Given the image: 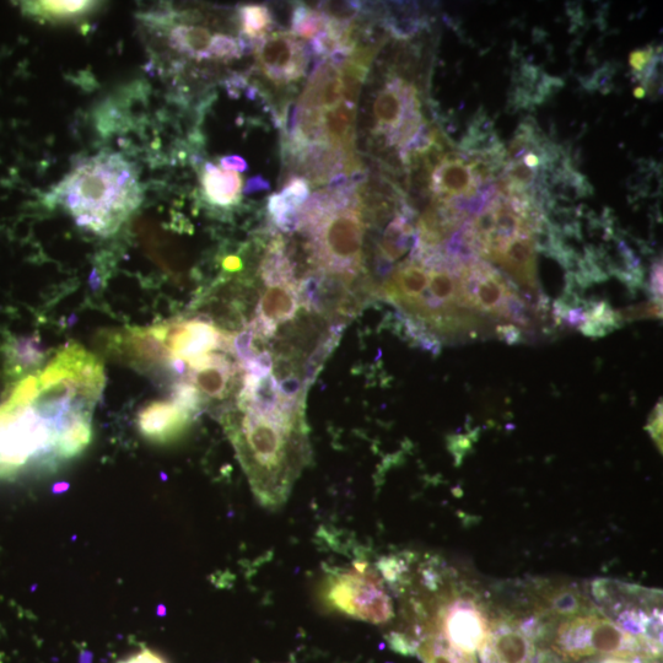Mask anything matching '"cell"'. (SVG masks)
I'll return each instance as SVG.
<instances>
[{
  "mask_svg": "<svg viewBox=\"0 0 663 663\" xmlns=\"http://www.w3.org/2000/svg\"><path fill=\"white\" fill-rule=\"evenodd\" d=\"M242 36L251 41L261 40L273 28V15L264 5H244L240 8Z\"/></svg>",
  "mask_w": 663,
  "mask_h": 663,
  "instance_id": "44dd1931",
  "label": "cell"
},
{
  "mask_svg": "<svg viewBox=\"0 0 663 663\" xmlns=\"http://www.w3.org/2000/svg\"><path fill=\"white\" fill-rule=\"evenodd\" d=\"M224 427L258 503L278 510L311 460L305 412L247 406L226 414Z\"/></svg>",
  "mask_w": 663,
  "mask_h": 663,
  "instance_id": "7a4b0ae2",
  "label": "cell"
},
{
  "mask_svg": "<svg viewBox=\"0 0 663 663\" xmlns=\"http://www.w3.org/2000/svg\"><path fill=\"white\" fill-rule=\"evenodd\" d=\"M497 332L501 341L508 342L510 344L519 343L522 341V333L519 328L512 325H505L498 327Z\"/></svg>",
  "mask_w": 663,
  "mask_h": 663,
  "instance_id": "f1b7e54d",
  "label": "cell"
},
{
  "mask_svg": "<svg viewBox=\"0 0 663 663\" xmlns=\"http://www.w3.org/2000/svg\"><path fill=\"white\" fill-rule=\"evenodd\" d=\"M482 652L484 663H532L531 638L519 628L503 625L490 630Z\"/></svg>",
  "mask_w": 663,
  "mask_h": 663,
  "instance_id": "5bb4252c",
  "label": "cell"
},
{
  "mask_svg": "<svg viewBox=\"0 0 663 663\" xmlns=\"http://www.w3.org/2000/svg\"><path fill=\"white\" fill-rule=\"evenodd\" d=\"M431 605L436 608L433 616L423 618L430 638L438 639L463 656L470 657L474 652L483 650L490 630L482 612L473 603L438 600Z\"/></svg>",
  "mask_w": 663,
  "mask_h": 663,
  "instance_id": "52a82bcc",
  "label": "cell"
},
{
  "mask_svg": "<svg viewBox=\"0 0 663 663\" xmlns=\"http://www.w3.org/2000/svg\"><path fill=\"white\" fill-rule=\"evenodd\" d=\"M650 290L654 295V301L662 305V263L656 262L651 268Z\"/></svg>",
  "mask_w": 663,
  "mask_h": 663,
  "instance_id": "484cf974",
  "label": "cell"
},
{
  "mask_svg": "<svg viewBox=\"0 0 663 663\" xmlns=\"http://www.w3.org/2000/svg\"><path fill=\"white\" fill-rule=\"evenodd\" d=\"M310 198V185L301 177H294L282 192L272 194L268 199V212L273 223L284 233L300 230V214Z\"/></svg>",
  "mask_w": 663,
  "mask_h": 663,
  "instance_id": "9a60e30c",
  "label": "cell"
},
{
  "mask_svg": "<svg viewBox=\"0 0 663 663\" xmlns=\"http://www.w3.org/2000/svg\"><path fill=\"white\" fill-rule=\"evenodd\" d=\"M220 166L221 169L233 171L236 172V174L249 170V165H247L246 160L239 155L225 156V158L220 160Z\"/></svg>",
  "mask_w": 663,
  "mask_h": 663,
  "instance_id": "4316f807",
  "label": "cell"
},
{
  "mask_svg": "<svg viewBox=\"0 0 663 663\" xmlns=\"http://www.w3.org/2000/svg\"><path fill=\"white\" fill-rule=\"evenodd\" d=\"M328 19L320 10L298 7L294 10L293 19H291V31L294 36L304 37V39L314 40L327 28Z\"/></svg>",
  "mask_w": 663,
  "mask_h": 663,
  "instance_id": "7402d4cb",
  "label": "cell"
},
{
  "mask_svg": "<svg viewBox=\"0 0 663 663\" xmlns=\"http://www.w3.org/2000/svg\"><path fill=\"white\" fill-rule=\"evenodd\" d=\"M617 312L622 322L648 320V318H661L662 305L655 303V301H649V303L630 306L627 307V309Z\"/></svg>",
  "mask_w": 663,
  "mask_h": 663,
  "instance_id": "cb8c5ba5",
  "label": "cell"
},
{
  "mask_svg": "<svg viewBox=\"0 0 663 663\" xmlns=\"http://www.w3.org/2000/svg\"><path fill=\"white\" fill-rule=\"evenodd\" d=\"M640 641L609 619L585 616L559 625L555 649L569 659H630L640 654Z\"/></svg>",
  "mask_w": 663,
  "mask_h": 663,
  "instance_id": "8992f818",
  "label": "cell"
},
{
  "mask_svg": "<svg viewBox=\"0 0 663 663\" xmlns=\"http://www.w3.org/2000/svg\"><path fill=\"white\" fill-rule=\"evenodd\" d=\"M605 663H630V662L625 661V659H609Z\"/></svg>",
  "mask_w": 663,
  "mask_h": 663,
  "instance_id": "d6a6232c",
  "label": "cell"
},
{
  "mask_svg": "<svg viewBox=\"0 0 663 663\" xmlns=\"http://www.w3.org/2000/svg\"><path fill=\"white\" fill-rule=\"evenodd\" d=\"M649 431L654 440L662 449V406H657L654 413L651 414L649 422Z\"/></svg>",
  "mask_w": 663,
  "mask_h": 663,
  "instance_id": "83f0119b",
  "label": "cell"
},
{
  "mask_svg": "<svg viewBox=\"0 0 663 663\" xmlns=\"http://www.w3.org/2000/svg\"><path fill=\"white\" fill-rule=\"evenodd\" d=\"M192 418V413L174 401L156 402L140 414L139 429L147 439L169 442L180 438Z\"/></svg>",
  "mask_w": 663,
  "mask_h": 663,
  "instance_id": "4fadbf2b",
  "label": "cell"
},
{
  "mask_svg": "<svg viewBox=\"0 0 663 663\" xmlns=\"http://www.w3.org/2000/svg\"><path fill=\"white\" fill-rule=\"evenodd\" d=\"M303 229L310 236L312 257L322 274H334L346 282L358 276L364 224L357 201L305 221L300 230Z\"/></svg>",
  "mask_w": 663,
  "mask_h": 663,
  "instance_id": "277c9868",
  "label": "cell"
},
{
  "mask_svg": "<svg viewBox=\"0 0 663 663\" xmlns=\"http://www.w3.org/2000/svg\"><path fill=\"white\" fill-rule=\"evenodd\" d=\"M261 278L269 285L296 282L293 263L284 250L283 241H273L261 264Z\"/></svg>",
  "mask_w": 663,
  "mask_h": 663,
  "instance_id": "d6986e66",
  "label": "cell"
},
{
  "mask_svg": "<svg viewBox=\"0 0 663 663\" xmlns=\"http://www.w3.org/2000/svg\"><path fill=\"white\" fill-rule=\"evenodd\" d=\"M94 2H25L24 12L37 19L47 21H70L84 18L93 13Z\"/></svg>",
  "mask_w": 663,
  "mask_h": 663,
  "instance_id": "ac0fdd59",
  "label": "cell"
},
{
  "mask_svg": "<svg viewBox=\"0 0 663 663\" xmlns=\"http://www.w3.org/2000/svg\"><path fill=\"white\" fill-rule=\"evenodd\" d=\"M269 190H271V185H269V182L264 180L262 176H255L247 181L244 191L242 192L250 194Z\"/></svg>",
  "mask_w": 663,
  "mask_h": 663,
  "instance_id": "f546056e",
  "label": "cell"
},
{
  "mask_svg": "<svg viewBox=\"0 0 663 663\" xmlns=\"http://www.w3.org/2000/svg\"><path fill=\"white\" fill-rule=\"evenodd\" d=\"M517 295L519 288L487 261L477 260L461 269L460 303L476 314L506 321L511 301Z\"/></svg>",
  "mask_w": 663,
  "mask_h": 663,
  "instance_id": "ba28073f",
  "label": "cell"
},
{
  "mask_svg": "<svg viewBox=\"0 0 663 663\" xmlns=\"http://www.w3.org/2000/svg\"><path fill=\"white\" fill-rule=\"evenodd\" d=\"M346 327V323H336V325H333L326 336L323 337V341L317 344L315 352L312 353L309 360L306 361L303 381L306 392L309 391L310 386L314 384L325 361L330 358L333 350L336 349L339 342H341L342 334L344 330H346Z\"/></svg>",
  "mask_w": 663,
  "mask_h": 663,
  "instance_id": "ffe728a7",
  "label": "cell"
},
{
  "mask_svg": "<svg viewBox=\"0 0 663 663\" xmlns=\"http://www.w3.org/2000/svg\"><path fill=\"white\" fill-rule=\"evenodd\" d=\"M244 50V42L241 39L236 40L228 35L217 34L213 36L210 56H212V59L230 61V59L240 58Z\"/></svg>",
  "mask_w": 663,
  "mask_h": 663,
  "instance_id": "603a6c76",
  "label": "cell"
},
{
  "mask_svg": "<svg viewBox=\"0 0 663 663\" xmlns=\"http://www.w3.org/2000/svg\"><path fill=\"white\" fill-rule=\"evenodd\" d=\"M508 274L519 289L539 288L537 251L531 233H522L495 250L489 257Z\"/></svg>",
  "mask_w": 663,
  "mask_h": 663,
  "instance_id": "8fae6325",
  "label": "cell"
},
{
  "mask_svg": "<svg viewBox=\"0 0 663 663\" xmlns=\"http://www.w3.org/2000/svg\"><path fill=\"white\" fill-rule=\"evenodd\" d=\"M428 285V269L418 261L408 260L397 267L381 291L404 315L412 316Z\"/></svg>",
  "mask_w": 663,
  "mask_h": 663,
  "instance_id": "7c38bea8",
  "label": "cell"
},
{
  "mask_svg": "<svg viewBox=\"0 0 663 663\" xmlns=\"http://www.w3.org/2000/svg\"><path fill=\"white\" fill-rule=\"evenodd\" d=\"M224 268L229 272L240 271L242 268V262L239 257L231 256L224 261Z\"/></svg>",
  "mask_w": 663,
  "mask_h": 663,
  "instance_id": "4dcf8cb0",
  "label": "cell"
},
{
  "mask_svg": "<svg viewBox=\"0 0 663 663\" xmlns=\"http://www.w3.org/2000/svg\"><path fill=\"white\" fill-rule=\"evenodd\" d=\"M321 600L332 611L371 624H385L393 617L391 596L380 570L368 562L332 570L322 582Z\"/></svg>",
  "mask_w": 663,
  "mask_h": 663,
  "instance_id": "5b68a950",
  "label": "cell"
},
{
  "mask_svg": "<svg viewBox=\"0 0 663 663\" xmlns=\"http://www.w3.org/2000/svg\"><path fill=\"white\" fill-rule=\"evenodd\" d=\"M80 228L111 236L143 202L133 164L117 153H100L75 166L48 196Z\"/></svg>",
  "mask_w": 663,
  "mask_h": 663,
  "instance_id": "3957f363",
  "label": "cell"
},
{
  "mask_svg": "<svg viewBox=\"0 0 663 663\" xmlns=\"http://www.w3.org/2000/svg\"><path fill=\"white\" fill-rule=\"evenodd\" d=\"M116 663H169L163 656L149 648L140 649L137 652H134L131 656L126 657V659L120 660Z\"/></svg>",
  "mask_w": 663,
  "mask_h": 663,
  "instance_id": "d4e9b609",
  "label": "cell"
},
{
  "mask_svg": "<svg viewBox=\"0 0 663 663\" xmlns=\"http://www.w3.org/2000/svg\"><path fill=\"white\" fill-rule=\"evenodd\" d=\"M202 186L207 201L221 208L233 207L239 203L244 191L239 174L220 169L210 163L204 166Z\"/></svg>",
  "mask_w": 663,
  "mask_h": 663,
  "instance_id": "2e32d148",
  "label": "cell"
},
{
  "mask_svg": "<svg viewBox=\"0 0 663 663\" xmlns=\"http://www.w3.org/2000/svg\"><path fill=\"white\" fill-rule=\"evenodd\" d=\"M256 57L263 74L277 84L304 77L309 63L304 43L287 32H276L256 41Z\"/></svg>",
  "mask_w": 663,
  "mask_h": 663,
  "instance_id": "9c48e42d",
  "label": "cell"
},
{
  "mask_svg": "<svg viewBox=\"0 0 663 663\" xmlns=\"http://www.w3.org/2000/svg\"><path fill=\"white\" fill-rule=\"evenodd\" d=\"M213 36L212 32L202 26L179 25L171 30L169 42L170 46L182 55L203 61L212 59L210 48Z\"/></svg>",
  "mask_w": 663,
  "mask_h": 663,
  "instance_id": "e0dca14e",
  "label": "cell"
},
{
  "mask_svg": "<svg viewBox=\"0 0 663 663\" xmlns=\"http://www.w3.org/2000/svg\"><path fill=\"white\" fill-rule=\"evenodd\" d=\"M633 93L636 99H644V97H646V91L643 86H638V88H635Z\"/></svg>",
  "mask_w": 663,
  "mask_h": 663,
  "instance_id": "1f68e13d",
  "label": "cell"
},
{
  "mask_svg": "<svg viewBox=\"0 0 663 663\" xmlns=\"http://www.w3.org/2000/svg\"><path fill=\"white\" fill-rule=\"evenodd\" d=\"M300 306L299 283L269 285L250 325L258 338H272L279 323L293 320Z\"/></svg>",
  "mask_w": 663,
  "mask_h": 663,
  "instance_id": "30bf717a",
  "label": "cell"
},
{
  "mask_svg": "<svg viewBox=\"0 0 663 663\" xmlns=\"http://www.w3.org/2000/svg\"><path fill=\"white\" fill-rule=\"evenodd\" d=\"M104 375L79 347L59 353L0 406V478L29 467H55L83 452L93 436V413Z\"/></svg>",
  "mask_w": 663,
  "mask_h": 663,
  "instance_id": "6da1fadb",
  "label": "cell"
}]
</instances>
